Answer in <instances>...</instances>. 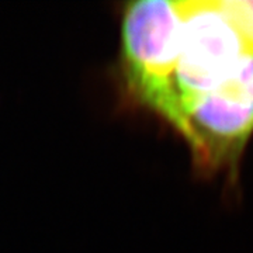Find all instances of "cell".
<instances>
[{"mask_svg": "<svg viewBox=\"0 0 253 253\" xmlns=\"http://www.w3.org/2000/svg\"><path fill=\"white\" fill-rule=\"evenodd\" d=\"M253 132V51H248L215 89L190 106L180 134L197 169L232 168Z\"/></svg>", "mask_w": 253, "mask_h": 253, "instance_id": "obj_3", "label": "cell"}, {"mask_svg": "<svg viewBox=\"0 0 253 253\" xmlns=\"http://www.w3.org/2000/svg\"><path fill=\"white\" fill-rule=\"evenodd\" d=\"M180 28L181 0L128 3L121 20V76L126 96L170 126Z\"/></svg>", "mask_w": 253, "mask_h": 253, "instance_id": "obj_1", "label": "cell"}, {"mask_svg": "<svg viewBox=\"0 0 253 253\" xmlns=\"http://www.w3.org/2000/svg\"><path fill=\"white\" fill-rule=\"evenodd\" d=\"M228 14L245 38L248 46L253 49V0H222Z\"/></svg>", "mask_w": 253, "mask_h": 253, "instance_id": "obj_4", "label": "cell"}, {"mask_svg": "<svg viewBox=\"0 0 253 253\" xmlns=\"http://www.w3.org/2000/svg\"><path fill=\"white\" fill-rule=\"evenodd\" d=\"M251 49L222 0H181L179 55L172 76L174 118L180 132L193 101L215 89Z\"/></svg>", "mask_w": 253, "mask_h": 253, "instance_id": "obj_2", "label": "cell"}]
</instances>
